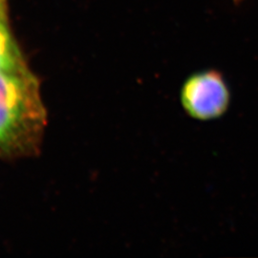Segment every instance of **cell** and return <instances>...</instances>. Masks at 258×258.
<instances>
[{
    "label": "cell",
    "mask_w": 258,
    "mask_h": 258,
    "mask_svg": "<svg viewBox=\"0 0 258 258\" xmlns=\"http://www.w3.org/2000/svg\"><path fill=\"white\" fill-rule=\"evenodd\" d=\"M44 120L38 85L29 72H0V151L31 138Z\"/></svg>",
    "instance_id": "1"
},
{
    "label": "cell",
    "mask_w": 258,
    "mask_h": 258,
    "mask_svg": "<svg viewBox=\"0 0 258 258\" xmlns=\"http://www.w3.org/2000/svg\"><path fill=\"white\" fill-rule=\"evenodd\" d=\"M0 72H27L19 48L11 35L6 0H0Z\"/></svg>",
    "instance_id": "3"
},
{
    "label": "cell",
    "mask_w": 258,
    "mask_h": 258,
    "mask_svg": "<svg viewBox=\"0 0 258 258\" xmlns=\"http://www.w3.org/2000/svg\"><path fill=\"white\" fill-rule=\"evenodd\" d=\"M180 101L185 113L195 120H214L228 110L231 92L223 75L215 70H206L185 80Z\"/></svg>",
    "instance_id": "2"
}]
</instances>
